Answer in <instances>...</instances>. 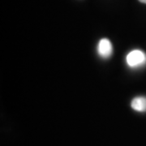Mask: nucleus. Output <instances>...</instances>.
<instances>
[{
    "label": "nucleus",
    "mask_w": 146,
    "mask_h": 146,
    "mask_svg": "<svg viewBox=\"0 0 146 146\" xmlns=\"http://www.w3.org/2000/svg\"><path fill=\"white\" fill-rule=\"evenodd\" d=\"M98 54L103 58H108L113 54V46L109 39L103 38L100 40L98 46Z\"/></svg>",
    "instance_id": "f03ea898"
},
{
    "label": "nucleus",
    "mask_w": 146,
    "mask_h": 146,
    "mask_svg": "<svg viewBox=\"0 0 146 146\" xmlns=\"http://www.w3.org/2000/svg\"><path fill=\"white\" fill-rule=\"evenodd\" d=\"M127 64L131 68H138L146 64V54L140 50H131L126 57Z\"/></svg>",
    "instance_id": "f257e3e1"
},
{
    "label": "nucleus",
    "mask_w": 146,
    "mask_h": 146,
    "mask_svg": "<svg viewBox=\"0 0 146 146\" xmlns=\"http://www.w3.org/2000/svg\"><path fill=\"white\" fill-rule=\"evenodd\" d=\"M141 3H146V0H139Z\"/></svg>",
    "instance_id": "20e7f679"
},
{
    "label": "nucleus",
    "mask_w": 146,
    "mask_h": 146,
    "mask_svg": "<svg viewBox=\"0 0 146 146\" xmlns=\"http://www.w3.org/2000/svg\"><path fill=\"white\" fill-rule=\"evenodd\" d=\"M131 108L138 112H146V98L136 97L131 101Z\"/></svg>",
    "instance_id": "7ed1b4c3"
}]
</instances>
